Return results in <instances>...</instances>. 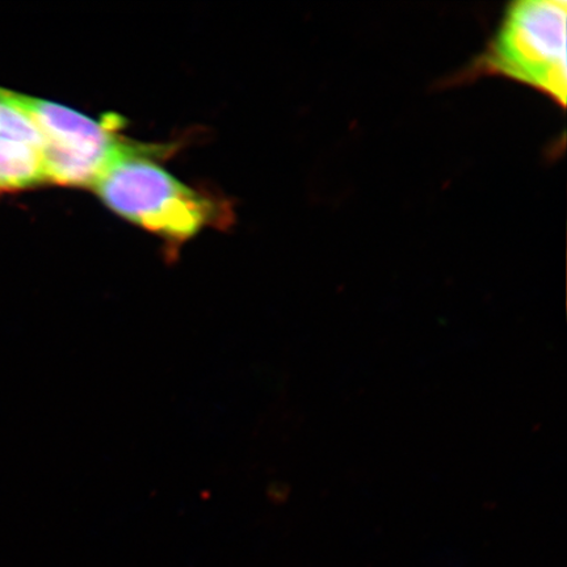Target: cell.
<instances>
[{"mask_svg": "<svg viewBox=\"0 0 567 567\" xmlns=\"http://www.w3.org/2000/svg\"><path fill=\"white\" fill-rule=\"evenodd\" d=\"M154 151L124 142L120 145L92 186L106 207L175 243L219 221L223 208L158 166L152 158Z\"/></svg>", "mask_w": 567, "mask_h": 567, "instance_id": "2", "label": "cell"}, {"mask_svg": "<svg viewBox=\"0 0 567 567\" xmlns=\"http://www.w3.org/2000/svg\"><path fill=\"white\" fill-rule=\"evenodd\" d=\"M44 140L45 179L66 187H92L123 144L109 122L97 123L82 113L41 99L11 92Z\"/></svg>", "mask_w": 567, "mask_h": 567, "instance_id": "3", "label": "cell"}, {"mask_svg": "<svg viewBox=\"0 0 567 567\" xmlns=\"http://www.w3.org/2000/svg\"><path fill=\"white\" fill-rule=\"evenodd\" d=\"M47 182L42 147L0 134V194Z\"/></svg>", "mask_w": 567, "mask_h": 567, "instance_id": "4", "label": "cell"}, {"mask_svg": "<svg viewBox=\"0 0 567 567\" xmlns=\"http://www.w3.org/2000/svg\"><path fill=\"white\" fill-rule=\"evenodd\" d=\"M566 0L509 3L484 52L451 80L503 76L566 106Z\"/></svg>", "mask_w": 567, "mask_h": 567, "instance_id": "1", "label": "cell"}]
</instances>
